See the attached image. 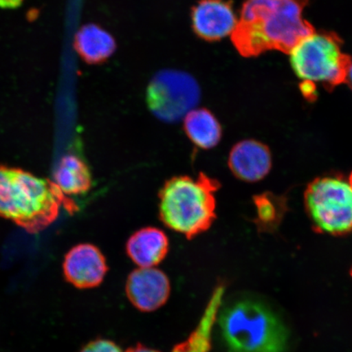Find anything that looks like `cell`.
Instances as JSON below:
<instances>
[{
  "mask_svg": "<svg viewBox=\"0 0 352 352\" xmlns=\"http://www.w3.org/2000/svg\"><path fill=\"white\" fill-rule=\"evenodd\" d=\"M55 184L66 195H85L91 188L90 170L80 158L65 156L56 170Z\"/></svg>",
  "mask_w": 352,
  "mask_h": 352,
  "instance_id": "2e32d148",
  "label": "cell"
},
{
  "mask_svg": "<svg viewBox=\"0 0 352 352\" xmlns=\"http://www.w3.org/2000/svg\"><path fill=\"white\" fill-rule=\"evenodd\" d=\"M346 83L349 85L351 89L352 90V65L351 66L349 74H347Z\"/></svg>",
  "mask_w": 352,
  "mask_h": 352,
  "instance_id": "ffe728a7",
  "label": "cell"
},
{
  "mask_svg": "<svg viewBox=\"0 0 352 352\" xmlns=\"http://www.w3.org/2000/svg\"><path fill=\"white\" fill-rule=\"evenodd\" d=\"M350 178H351V179L352 180V175H351V176H350Z\"/></svg>",
  "mask_w": 352,
  "mask_h": 352,
  "instance_id": "44dd1931",
  "label": "cell"
},
{
  "mask_svg": "<svg viewBox=\"0 0 352 352\" xmlns=\"http://www.w3.org/2000/svg\"><path fill=\"white\" fill-rule=\"evenodd\" d=\"M79 352H123V351L116 342L98 338L88 342Z\"/></svg>",
  "mask_w": 352,
  "mask_h": 352,
  "instance_id": "e0dca14e",
  "label": "cell"
},
{
  "mask_svg": "<svg viewBox=\"0 0 352 352\" xmlns=\"http://www.w3.org/2000/svg\"><path fill=\"white\" fill-rule=\"evenodd\" d=\"M342 41L333 32L309 35L290 52V64L302 82L322 85L327 89L346 82L352 59L342 52Z\"/></svg>",
  "mask_w": 352,
  "mask_h": 352,
  "instance_id": "5b68a950",
  "label": "cell"
},
{
  "mask_svg": "<svg viewBox=\"0 0 352 352\" xmlns=\"http://www.w3.org/2000/svg\"><path fill=\"white\" fill-rule=\"evenodd\" d=\"M220 187L204 173L196 179L179 175L166 180L158 195L161 221L188 240L208 231L217 217L215 195Z\"/></svg>",
  "mask_w": 352,
  "mask_h": 352,
  "instance_id": "7a4b0ae2",
  "label": "cell"
},
{
  "mask_svg": "<svg viewBox=\"0 0 352 352\" xmlns=\"http://www.w3.org/2000/svg\"><path fill=\"white\" fill-rule=\"evenodd\" d=\"M65 201L55 183L0 166V217L29 232H38L55 221Z\"/></svg>",
  "mask_w": 352,
  "mask_h": 352,
  "instance_id": "3957f363",
  "label": "cell"
},
{
  "mask_svg": "<svg viewBox=\"0 0 352 352\" xmlns=\"http://www.w3.org/2000/svg\"><path fill=\"white\" fill-rule=\"evenodd\" d=\"M184 130L197 147L206 149L217 146L222 138V127L209 109H195L184 118Z\"/></svg>",
  "mask_w": 352,
  "mask_h": 352,
  "instance_id": "9a60e30c",
  "label": "cell"
},
{
  "mask_svg": "<svg viewBox=\"0 0 352 352\" xmlns=\"http://www.w3.org/2000/svg\"><path fill=\"white\" fill-rule=\"evenodd\" d=\"M74 48L89 65L105 63L117 50L116 38L101 26L90 23L82 26L74 37Z\"/></svg>",
  "mask_w": 352,
  "mask_h": 352,
  "instance_id": "4fadbf2b",
  "label": "cell"
},
{
  "mask_svg": "<svg viewBox=\"0 0 352 352\" xmlns=\"http://www.w3.org/2000/svg\"><path fill=\"white\" fill-rule=\"evenodd\" d=\"M351 276H352V271H351Z\"/></svg>",
  "mask_w": 352,
  "mask_h": 352,
  "instance_id": "7402d4cb",
  "label": "cell"
},
{
  "mask_svg": "<svg viewBox=\"0 0 352 352\" xmlns=\"http://www.w3.org/2000/svg\"><path fill=\"white\" fill-rule=\"evenodd\" d=\"M126 294L131 305L142 312H152L165 305L170 294V283L155 267H139L127 277Z\"/></svg>",
  "mask_w": 352,
  "mask_h": 352,
  "instance_id": "30bf717a",
  "label": "cell"
},
{
  "mask_svg": "<svg viewBox=\"0 0 352 352\" xmlns=\"http://www.w3.org/2000/svg\"><path fill=\"white\" fill-rule=\"evenodd\" d=\"M228 164L236 178L254 183L270 173L272 155L265 144L255 140H245L232 148Z\"/></svg>",
  "mask_w": 352,
  "mask_h": 352,
  "instance_id": "8fae6325",
  "label": "cell"
},
{
  "mask_svg": "<svg viewBox=\"0 0 352 352\" xmlns=\"http://www.w3.org/2000/svg\"><path fill=\"white\" fill-rule=\"evenodd\" d=\"M190 17L193 32L210 43L232 34L239 22L232 0H199L192 6Z\"/></svg>",
  "mask_w": 352,
  "mask_h": 352,
  "instance_id": "ba28073f",
  "label": "cell"
},
{
  "mask_svg": "<svg viewBox=\"0 0 352 352\" xmlns=\"http://www.w3.org/2000/svg\"><path fill=\"white\" fill-rule=\"evenodd\" d=\"M220 334L228 352H285L288 331L265 303L252 298L220 307Z\"/></svg>",
  "mask_w": 352,
  "mask_h": 352,
  "instance_id": "277c9868",
  "label": "cell"
},
{
  "mask_svg": "<svg viewBox=\"0 0 352 352\" xmlns=\"http://www.w3.org/2000/svg\"><path fill=\"white\" fill-rule=\"evenodd\" d=\"M226 285L219 284L214 289L197 327L187 340L176 345L171 352H210L212 333L219 311L222 306Z\"/></svg>",
  "mask_w": 352,
  "mask_h": 352,
  "instance_id": "5bb4252c",
  "label": "cell"
},
{
  "mask_svg": "<svg viewBox=\"0 0 352 352\" xmlns=\"http://www.w3.org/2000/svg\"><path fill=\"white\" fill-rule=\"evenodd\" d=\"M125 352H160L153 349H149L146 346L138 344L135 346L130 347Z\"/></svg>",
  "mask_w": 352,
  "mask_h": 352,
  "instance_id": "d6986e66",
  "label": "cell"
},
{
  "mask_svg": "<svg viewBox=\"0 0 352 352\" xmlns=\"http://www.w3.org/2000/svg\"><path fill=\"white\" fill-rule=\"evenodd\" d=\"M109 270L107 259L96 245L82 243L65 254L63 274L69 283L78 289L98 287Z\"/></svg>",
  "mask_w": 352,
  "mask_h": 352,
  "instance_id": "9c48e42d",
  "label": "cell"
},
{
  "mask_svg": "<svg viewBox=\"0 0 352 352\" xmlns=\"http://www.w3.org/2000/svg\"><path fill=\"white\" fill-rule=\"evenodd\" d=\"M166 233L154 227L143 228L132 234L126 244V252L139 267H155L169 252Z\"/></svg>",
  "mask_w": 352,
  "mask_h": 352,
  "instance_id": "7c38bea8",
  "label": "cell"
},
{
  "mask_svg": "<svg viewBox=\"0 0 352 352\" xmlns=\"http://www.w3.org/2000/svg\"><path fill=\"white\" fill-rule=\"evenodd\" d=\"M308 0H245L231 39L244 57L267 51L289 54L293 48L316 32L302 16Z\"/></svg>",
  "mask_w": 352,
  "mask_h": 352,
  "instance_id": "6da1fadb",
  "label": "cell"
},
{
  "mask_svg": "<svg viewBox=\"0 0 352 352\" xmlns=\"http://www.w3.org/2000/svg\"><path fill=\"white\" fill-rule=\"evenodd\" d=\"M145 98L149 110L157 120L174 123L195 109L201 99V89L190 74L166 69L154 74Z\"/></svg>",
  "mask_w": 352,
  "mask_h": 352,
  "instance_id": "52a82bcc",
  "label": "cell"
},
{
  "mask_svg": "<svg viewBox=\"0 0 352 352\" xmlns=\"http://www.w3.org/2000/svg\"><path fill=\"white\" fill-rule=\"evenodd\" d=\"M24 0H0V7L15 8L19 7Z\"/></svg>",
  "mask_w": 352,
  "mask_h": 352,
  "instance_id": "ac0fdd59",
  "label": "cell"
},
{
  "mask_svg": "<svg viewBox=\"0 0 352 352\" xmlns=\"http://www.w3.org/2000/svg\"><path fill=\"white\" fill-rule=\"evenodd\" d=\"M306 208L320 232L342 235L352 232V180L327 176L314 180L305 193Z\"/></svg>",
  "mask_w": 352,
  "mask_h": 352,
  "instance_id": "8992f818",
  "label": "cell"
}]
</instances>
